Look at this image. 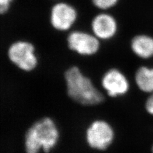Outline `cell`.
<instances>
[{"mask_svg": "<svg viewBox=\"0 0 153 153\" xmlns=\"http://www.w3.org/2000/svg\"><path fill=\"white\" fill-rule=\"evenodd\" d=\"M64 78L68 97L80 105L96 106L104 101V95L93 81L78 66H71L65 72Z\"/></svg>", "mask_w": 153, "mask_h": 153, "instance_id": "6da1fadb", "label": "cell"}, {"mask_svg": "<svg viewBox=\"0 0 153 153\" xmlns=\"http://www.w3.org/2000/svg\"><path fill=\"white\" fill-rule=\"evenodd\" d=\"M94 35L100 40H109L117 34L119 25L117 19L107 13H102L95 17L92 22Z\"/></svg>", "mask_w": 153, "mask_h": 153, "instance_id": "52a82bcc", "label": "cell"}, {"mask_svg": "<svg viewBox=\"0 0 153 153\" xmlns=\"http://www.w3.org/2000/svg\"><path fill=\"white\" fill-rule=\"evenodd\" d=\"M151 152L153 153V144H152V146L151 147Z\"/></svg>", "mask_w": 153, "mask_h": 153, "instance_id": "5bb4252c", "label": "cell"}, {"mask_svg": "<svg viewBox=\"0 0 153 153\" xmlns=\"http://www.w3.org/2000/svg\"><path fill=\"white\" fill-rule=\"evenodd\" d=\"M76 18L75 10L65 3L57 4L51 12V23L56 29L66 31L72 26Z\"/></svg>", "mask_w": 153, "mask_h": 153, "instance_id": "ba28073f", "label": "cell"}, {"mask_svg": "<svg viewBox=\"0 0 153 153\" xmlns=\"http://www.w3.org/2000/svg\"><path fill=\"white\" fill-rule=\"evenodd\" d=\"M85 138L89 147L103 151L111 147L116 139V131L112 124L104 119H96L88 126Z\"/></svg>", "mask_w": 153, "mask_h": 153, "instance_id": "3957f363", "label": "cell"}, {"mask_svg": "<svg viewBox=\"0 0 153 153\" xmlns=\"http://www.w3.org/2000/svg\"><path fill=\"white\" fill-rule=\"evenodd\" d=\"M134 83L137 89L147 94L153 93V66L142 65L134 74Z\"/></svg>", "mask_w": 153, "mask_h": 153, "instance_id": "30bf717a", "label": "cell"}, {"mask_svg": "<svg viewBox=\"0 0 153 153\" xmlns=\"http://www.w3.org/2000/svg\"><path fill=\"white\" fill-rule=\"evenodd\" d=\"M147 95L144 102V110L148 115L153 117V93Z\"/></svg>", "mask_w": 153, "mask_h": 153, "instance_id": "7c38bea8", "label": "cell"}, {"mask_svg": "<svg viewBox=\"0 0 153 153\" xmlns=\"http://www.w3.org/2000/svg\"><path fill=\"white\" fill-rule=\"evenodd\" d=\"M70 49L82 56L97 54L100 47V40L95 35L82 32H73L68 38Z\"/></svg>", "mask_w": 153, "mask_h": 153, "instance_id": "8992f818", "label": "cell"}, {"mask_svg": "<svg viewBox=\"0 0 153 153\" xmlns=\"http://www.w3.org/2000/svg\"><path fill=\"white\" fill-rule=\"evenodd\" d=\"M101 85L109 97L121 98L126 96L131 89V82L128 76L117 68H111L103 74Z\"/></svg>", "mask_w": 153, "mask_h": 153, "instance_id": "277c9868", "label": "cell"}, {"mask_svg": "<svg viewBox=\"0 0 153 153\" xmlns=\"http://www.w3.org/2000/svg\"><path fill=\"white\" fill-rule=\"evenodd\" d=\"M130 49L133 55L142 60L153 58V36L147 33L134 35L130 42Z\"/></svg>", "mask_w": 153, "mask_h": 153, "instance_id": "9c48e42d", "label": "cell"}, {"mask_svg": "<svg viewBox=\"0 0 153 153\" xmlns=\"http://www.w3.org/2000/svg\"><path fill=\"white\" fill-rule=\"evenodd\" d=\"M8 58L19 69L24 71L34 70L38 65L35 47L31 43L19 41L10 47Z\"/></svg>", "mask_w": 153, "mask_h": 153, "instance_id": "5b68a950", "label": "cell"}, {"mask_svg": "<svg viewBox=\"0 0 153 153\" xmlns=\"http://www.w3.org/2000/svg\"><path fill=\"white\" fill-rule=\"evenodd\" d=\"M94 5L99 9L107 10L118 4L119 0H92Z\"/></svg>", "mask_w": 153, "mask_h": 153, "instance_id": "8fae6325", "label": "cell"}, {"mask_svg": "<svg viewBox=\"0 0 153 153\" xmlns=\"http://www.w3.org/2000/svg\"><path fill=\"white\" fill-rule=\"evenodd\" d=\"M12 0H0V13L6 12L9 7Z\"/></svg>", "mask_w": 153, "mask_h": 153, "instance_id": "4fadbf2b", "label": "cell"}, {"mask_svg": "<svg viewBox=\"0 0 153 153\" xmlns=\"http://www.w3.org/2000/svg\"><path fill=\"white\" fill-rule=\"evenodd\" d=\"M59 137L56 122L51 117H43L33 123L26 132L24 142L26 152H49L56 147Z\"/></svg>", "mask_w": 153, "mask_h": 153, "instance_id": "7a4b0ae2", "label": "cell"}]
</instances>
